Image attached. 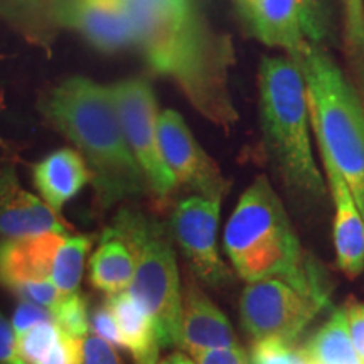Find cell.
Returning <instances> with one entry per match:
<instances>
[{"instance_id":"6da1fadb","label":"cell","mask_w":364,"mask_h":364,"mask_svg":"<svg viewBox=\"0 0 364 364\" xmlns=\"http://www.w3.org/2000/svg\"><path fill=\"white\" fill-rule=\"evenodd\" d=\"M134 24L135 48L147 65L182 90L213 124L238 120L230 93L235 63L231 39L209 24L198 0H124Z\"/></svg>"},{"instance_id":"7a4b0ae2","label":"cell","mask_w":364,"mask_h":364,"mask_svg":"<svg viewBox=\"0 0 364 364\" xmlns=\"http://www.w3.org/2000/svg\"><path fill=\"white\" fill-rule=\"evenodd\" d=\"M41 112L85 159L97 199L103 208L149 189L147 179L125 140L110 86L75 76L46 97Z\"/></svg>"},{"instance_id":"3957f363","label":"cell","mask_w":364,"mask_h":364,"mask_svg":"<svg viewBox=\"0 0 364 364\" xmlns=\"http://www.w3.org/2000/svg\"><path fill=\"white\" fill-rule=\"evenodd\" d=\"M225 250L235 270L250 284L279 279L331 306L326 273L302 252L267 177H257L240 198L226 225Z\"/></svg>"},{"instance_id":"277c9868","label":"cell","mask_w":364,"mask_h":364,"mask_svg":"<svg viewBox=\"0 0 364 364\" xmlns=\"http://www.w3.org/2000/svg\"><path fill=\"white\" fill-rule=\"evenodd\" d=\"M289 58L306 83L321 154L338 167L364 220V112L356 93L322 46L306 41Z\"/></svg>"},{"instance_id":"5b68a950","label":"cell","mask_w":364,"mask_h":364,"mask_svg":"<svg viewBox=\"0 0 364 364\" xmlns=\"http://www.w3.org/2000/svg\"><path fill=\"white\" fill-rule=\"evenodd\" d=\"M263 136L287 188L321 201L326 186L314 161L309 136L307 90L290 58H263L258 73Z\"/></svg>"},{"instance_id":"8992f818","label":"cell","mask_w":364,"mask_h":364,"mask_svg":"<svg viewBox=\"0 0 364 364\" xmlns=\"http://www.w3.org/2000/svg\"><path fill=\"white\" fill-rule=\"evenodd\" d=\"M135 258L130 294L149 314L161 348H182V290L167 230L139 209L125 208L108 226Z\"/></svg>"},{"instance_id":"52a82bcc","label":"cell","mask_w":364,"mask_h":364,"mask_svg":"<svg viewBox=\"0 0 364 364\" xmlns=\"http://www.w3.org/2000/svg\"><path fill=\"white\" fill-rule=\"evenodd\" d=\"M127 144L139 162L149 189L167 198L177 188L176 177L164 162L159 142V108L147 80L130 78L110 85Z\"/></svg>"},{"instance_id":"ba28073f","label":"cell","mask_w":364,"mask_h":364,"mask_svg":"<svg viewBox=\"0 0 364 364\" xmlns=\"http://www.w3.org/2000/svg\"><path fill=\"white\" fill-rule=\"evenodd\" d=\"M329 304L307 295L279 279L252 282L240 300L245 329L257 341L295 343L317 314Z\"/></svg>"},{"instance_id":"9c48e42d","label":"cell","mask_w":364,"mask_h":364,"mask_svg":"<svg viewBox=\"0 0 364 364\" xmlns=\"http://www.w3.org/2000/svg\"><path fill=\"white\" fill-rule=\"evenodd\" d=\"M221 201L203 196H189L172 215V233L191 268L203 282L221 287L231 280V272L218 252L216 235Z\"/></svg>"},{"instance_id":"30bf717a","label":"cell","mask_w":364,"mask_h":364,"mask_svg":"<svg viewBox=\"0 0 364 364\" xmlns=\"http://www.w3.org/2000/svg\"><path fill=\"white\" fill-rule=\"evenodd\" d=\"M159 142L164 162L176 177L177 186H186L203 198L223 201L230 182L177 112L164 110L159 115Z\"/></svg>"},{"instance_id":"8fae6325","label":"cell","mask_w":364,"mask_h":364,"mask_svg":"<svg viewBox=\"0 0 364 364\" xmlns=\"http://www.w3.org/2000/svg\"><path fill=\"white\" fill-rule=\"evenodd\" d=\"M59 27L76 31L102 53L135 46L134 24L124 0H73L59 17Z\"/></svg>"},{"instance_id":"7c38bea8","label":"cell","mask_w":364,"mask_h":364,"mask_svg":"<svg viewBox=\"0 0 364 364\" xmlns=\"http://www.w3.org/2000/svg\"><path fill=\"white\" fill-rule=\"evenodd\" d=\"M63 233L70 225L38 196L26 191L12 169L0 171V236L6 240Z\"/></svg>"},{"instance_id":"4fadbf2b","label":"cell","mask_w":364,"mask_h":364,"mask_svg":"<svg viewBox=\"0 0 364 364\" xmlns=\"http://www.w3.org/2000/svg\"><path fill=\"white\" fill-rule=\"evenodd\" d=\"M238 346L230 321L199 289L193 275L182 294V349L199 354Z\"/></svg>"},{"instance_id":"5bb4252c","label":"cell","mask_w":364,"mask_h":364,"mask_svg":"<svg viewBox=\"0 0 364 364\" xmlns=\"http://www.w3.org/2000/svg\"><path fill=\"white\" fill-rule=\"evenodd\" d=\"M63 233H41L0 243V284L16 289L29 282L53 280Z\"/></svg>"},{"instance_id":"9a60e30c","label":"cell","mask_w":364,"mask_h":364,"mask_svg":"<svg viewBox=\"0 0 364 364\" xmlns=\"http://www.w3.org/2000/svg\"><path fill=\"white\" fill-rule=\"evenodd\" d=\"M324 161L327 181L336 206L334 218V245L338 263L343 273L354 279L364 268V220L354 201L351 189L346 184L338 167L326 154H321Z\"/></svg>"},{"instance_id":"2e32d148","label":"cell","mask_w":364,"mask_h":364,"mask_svg":"<svg viewBox=\"0 0 364 364\" xmlns=\"http://www.w3.org/2000/svg\"><path fill=\"white\" fill-rule=\"evenodd\" d=\"M240 14L252 34L270 48L294 54L306 43L300 17V0H245Z\"/></svg>"},{"instance_id":"e0dca14e","label":"cell","mask_w":364,"mask_h":364,"mask_svg":"<svg viewBox=\"0 0 364 364\" xmlns=\"http://www.w3.org/2000/svg\"><path fill=\"white\" fill-rule=\"evenodd\" d=\"M33 181L41 199L61 215L63 208L91 182V171L78 150L59 149L38 162Z\"/></svg>"},{"instance_id":"ac0fdd59","label":"cell","mask_w":364,"mask_h":364,"mask_svg":"<svg viewBox=\"0 0 364 364\" xmlns=\"http://www.w3.org/2000/svg\"><path fill=\"white\" fill-rule=\"evenodd\" d=\"M107 306L110 307L117 321L118 331L124 339V349L132 354L135 363L157 364L161 346H159L156 329L149 314L130 294V290L110 295Z\"/></svg>"},{"instance_id":"d6986e66","label":"cell","mask_w":364,"mask_h":364,"mask_svg":"<svg viewBox=\"0 0 364 364\" xmlns=\"http://www.w3.org/2000/svg\"><path fill=\"white\" fill-rule=\"evenodd\" d=\"M134 273L135 258L129 245L107 228L90 258V284L105 294L115 295L130 289Z\"/></svg>"},{"instance_id":"ffe728a7","label":"cell","mask_w":364,"mask_h":364,"mask_svg":"<svg viewBox=\"0 0 364 364\" xmlns=\"http://www.w3.org/2000/svg\"><path fill=\"white\" fill-rule=\"evenodd\" d=\"M341 46L348 68L346 78L364 112V0H341Z\"/></svg>"},{"instance_id":"44dd1931","label":"cell","mask_w":364,"mask_h":364,"mask_svg":"<svg viewBox=\"0 0 364 364\" xmlns=\"http://www.w3.org/2000/svg\"><path fill=\"white\" fill-rule=\"evenodd\" d=\"M312 364H364L354 349L344 309H338L329 321L306 344Z\"/></svg>"},{"instance_id":"7402d4cb","label":"cell","mask_w":364,"mask_h":364,"mask_svg":"<svg viewBox=\"0 0 364 364\" xmlns=\"http://www.w3.org/2000/svg\"><path fill=\"white\" fill-rule=\"evenodd\" d=\"M93 238L86 235L65 236L61 248L58 252L56 265H54L53 282L61 292L75 294L83 277L86 257H88Z\"/></svg>"},{"instance_id":"603a6c76","label":"cell","mask_w":364,"mask_h":364,"mask_svg":"<svg viewBox=\"0 0 364 364\" xmlns=\"http://www.w3.org/2000/svg\"><path fill=\"white\" fill-rule=\"evenodd\" d=\"M0 17L29 43L51 48L53 39L41 21L38 0H0Z\"/></svg>"},{"instance_id":"cb8c5ba5","label":"cell","mask_w":364,"mask_h":364,"mask_svg":"<svg viewBox=\"0 0 364 364\" xmlns=\"http://www.w3.org/2000/svg\"><path fill=\"white\" fill-rule=\"evenodd\" d=\"M300 11L306 39L324 48L334 29V0H300Z\"/></svg>"},{"instance_id":"d4e9b609","label":"cell","mask_w":364,"mask_h":364,"mask_svg":"<svg viewBox=\"0 0 364 364\" xmlns=\"http://www.w3.org/2000/svg\"><path fill=\"white\" fill-rule=\"evenodd\" d=\"M61 332L56 322H41L27 329L17 339L21 358L27 364H39L56 346Z\"/></svg>"},{"instance_id":"484cf974","label":"cell","mask_w":364,"mask_h":364,"mask_svg":"<svg viewBox=\"0 0 364 364\" xmlns=\"http://www.w3.org/2000/svg\"><path fill=\"white\" fill-rule=\"evenodd\" d=\"M250 364H312L306 348L280 339L257 341L252 348Z\"/></svg>"},{"instance_id":"4316f807","label":"cell","mask_w":364,"mask_h":364,"mask_svg":"<svg viewBox=\"0 0 364 364\" xmlns=\"http://www.w3.org/2000/svg\"><path fill=\"white\" fill-rule=\"evenodd\" d=\"M53 318L59 329L73 338L85 339L90 329V314L85 297L80 292L68 294L59 307L53 312Z\"/></svg>"},{"instance_id":"83f0119b","label":"cell","mask_w":364,"mask_h":364,"mask_svg":"<svg viewBox=\"0 0 364 364\" xmlns=\"http://www.w3.org/2000/svg\"><path fill=\"white\" fill-rule=\"evenodd\" d=\"M12 290L24 300H29V302H34L41 307L48 309V311L51 312V316L68 295L65 292H61V290L54 285L53 280L29 282V284L17 285L16 289Z\"/></svg>"},{"instance_id":"f1b7e54d","label":"cell","mask_w":364,"mask_h":364,"mask_svg":"<svg viewBox=\"0 0 364 364\" xmlns=\"http://www.w3.org/2000/svg\"><path fill=\"white\" fill-rule=\"evenodd\" d=\"M85 339L61 332L58 343L39 364H83Z\"/></svg>"},{"instance_id":"f546056e","label":"cell","mask_w":364,"mask_h":364,"mask_svg":"<svg viewBox=\"0 0 364 364\" xmlns=\"http://www.w3.org/2000/svg\"><path fill=\"white\" fill-rule=\"evenodd\" d=\"M90 329L93 331L97 338L107 341V343L115 346V348H124V339H122L120 331H118L117 321L107 304L91 311Z\"/></svg>"},{"instance_id":"4dcf8cb0","label":"cell","mask_w":364,"mask_h":364,"mask_svg":"<svg viewBox=\"0 0 364 364\" xmlns=\"http://www.w3.org/2000/svg\"><path fill=\"white\" fill-rule=\"evenodd\" d=\"M41 322H54L51 312H49L48 309L38 306V304L29 302V300H22L19 306H17L16 314H14L12 318V327L17 339H19L27 329H31V327L36 324H41Z\"/></svg>"},{"instance_id":"1f68e13d","label":"cell","mask_w":364,"mask_h":364,"mask_svg":"<svg viewBox=\"0 0 364 364\" xmlns=\"http://www.w3.org/2000/svg\"><path fill=\"white\" fill-rule=\"evenodd\" d=\"M83 364H124L115 351V346L97 336L85 338V359Z\"/></svg>"},{"instance_id":"d6a6232c","label":"cell","mask_w":364,"mask_h":364,"mask_svg":"<svg viewBox=\"0 0 364 364\" xmlns=\"http://www.w3.org/2000/svg\"><path fill=\"white\" fill-rule=\"evenodd\" d=\"M346 318H348V329L351 332V341L354 349L364 363V304L356 299H349L344 307Z\"/></svg>"},{"instance_id":"836d02e7","label":"cell","mask_w":364,"mask_h":364,"mask_svg":"<svg viewBox=\"0 0 364 364\" xmlns=\"http://www.w3.org/2000/svg\"><path fill=\"white\" fill-rule=\"evenodd\" d=\"M0 364H27L19 354V344L14 327L0 312Z\"/></svg>"},{"instance_id":"e575fe53","label":"cell","mask_w":364,"mask_h":364,"mask_svg":"<svg viewBox=\"0 0 364 364\" xmlns=\"http://www.w3.org/2000/svg\"><path fill=\"white\" fill-rule=\"evenodd\" d=\"M73 0H38V7L41 14V21L46 27V33L54 41L59 27V17L65 12V9L70 6Z\"/></svg>"},{"instance_id":"d590c367","label":"cell","mask_w":364,"mask_h":364,"mask_svg":"<svg viewBox=\"0 0 364 364\" xmlns=\"http://www.w3.org/2000/svg\"><path fill=\"white\" fill-rule=\"evenodd\" d=\"M194 359L198 364H247L245 353L241 351L240 346L225 349H213V351L199 354Z\"/></svg>"},{"instance_id":"8d00e7d4","label":"cell","mask_w":364,"mask_h":364,"mask_svg":"<svg viewBox=\"0 0 364 364\" xmlns=\"http://www.w3.org/2000/svg\"><path fill=\"white\" fill-rule=\"evenodd\" d=\"M161 364H194V363H193V361H189V359L186 358L184 354H181V353H174V354H171L169 358L164 359V361H162Z\"/></svg>"}]
</instances>
